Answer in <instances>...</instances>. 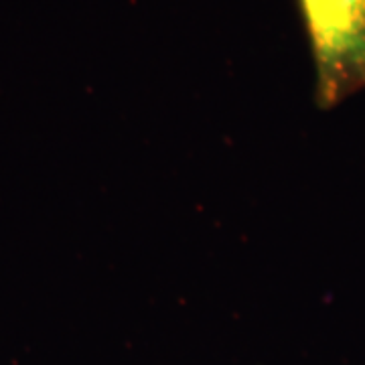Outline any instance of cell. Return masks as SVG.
<instances>
[{"label":"cell","mask_w":365,"mask_h":365,"mask_svg":"<svg viewBox=\"0 0 365 365\" xmlns=\"http://www.w3.org/2000/svg\"><path fill=\"white\" fill-rule=\"evenodd\" d=\"M314 67V102L333 110L365 91V0H297Z\"/></svg>","instance_id":"1"}]
</instances>
